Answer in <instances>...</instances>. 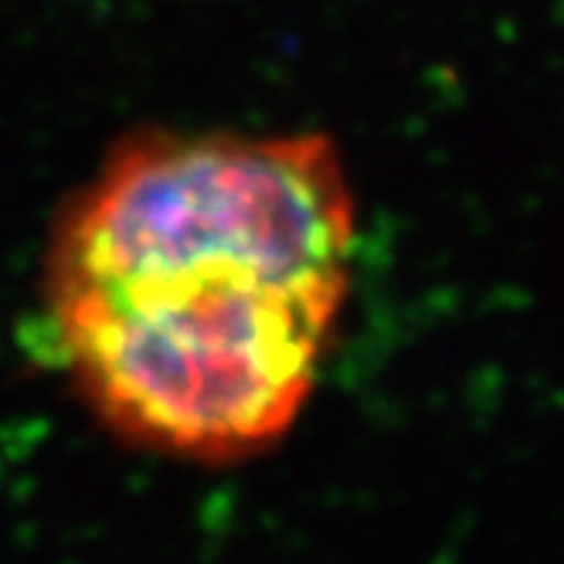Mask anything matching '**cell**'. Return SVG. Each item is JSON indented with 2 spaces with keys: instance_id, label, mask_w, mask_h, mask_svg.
Returning a JSON list of instances; mask_svg holds the SVG:
<instances>
[{
  "instance_id": "cell-1",
  "label": "cell",
  "mask_w": 564,
  "mask_h": 564,
  "mask_svg": "<svg viewBox=\"0 0 564 564\" xmlns=\"http://www.w3.org/2000/svg\"><path fill=\"white\" fill-rule=\"evenodd\" d=\"M354 197L319 133H140L62 212L45 303L123 438L238 459L286 432L347 296Z\"/></svg>"
}]
</instances>
